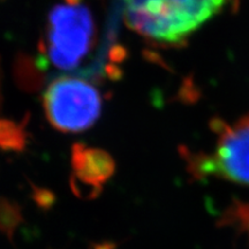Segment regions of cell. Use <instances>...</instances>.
<instances>
[{
    "label": "cell",
    "mask_w": 249,
    "mask_h": 249,
    "mask_svg": "<svg viewBox=\"0 0 249 249\" xmlns=\"http://www.w3.org/2000/svg\"><path fill=\"white\" fill-rule=\"evenodd\" d=\"M211 127L217 135L213 151L180 149L187 172L195 181L219 180L249 195V114L232 124L213 120ZM218 224L230 227L249 242V197L230 202Z\"/></svg>",
    "instance_id": "1"
},
{
    "label": "cell",
    "mask_w": 249,
    "mask_h": 249,
    "mask_svg": "<svg viewBox=\"0 0 249 249\" xmlns=\"http://www.w3.org/2000/svg\"><path fill=\"white\" fill-rule=\"evenodd\" d=\"M227 0H126L130 29L164 45H176L216 17Z\"/></svg>",
    "instance_id": "2"
},
{
    "label": "cell",
    "mask_w": 249,
    "mask_h": 249,
    "mask_svg": "<svg viewBox=\"0 0 249 249\" xmlns=\"http://www.w3.org/2000/svg\"><path fill=\"white\" fill-rule=\"evenodd\" d=\"M43 107L49 123L62 133L91 128L102 113V97L95 86L74 76H60L46 88Z\"/></svg>",
    "instance_id": "3"
},
{
    "label": "cell",
    "mask_w": 249,
    "mask_h": 249,
    "mask_svg": "<svg viewBox=\"0 0 249 249\" xmlns=\"http://www.w3.org/2000/svg\"><path fill=\"white\" fill-rule=\"evenodd\" d=\"M95 26L85 5H55L50 11L45 53L61 70H73L89 53Z\"/></svg>",
    "instance_id": "4"
},
{
    "label": "cell",
    "mask_w": 249,
    "mask_h": 249,
    "mask_svg": "<svg viewBox=\"0 0 249 249\" xmlns=\"http://www.w3.org/2000/svg\"><path fill=\"white\" fill-rule=\"evenodd\" d=\"M71 188L77 197L93 200L116 172V161L107 151L74 143L71 155Z\"/></svg>",
    "instance_id": "5"
},
{
    "label": "cell",
    "mask_w": 249,
    "mask_h": 249,
    "mask_svg": "<svg viewBox=\"0 0 249 249\" xmlns=\"http://www.w3.org/2000/svg\"><path fill=\"white\" fill-rule=\"evenodd\" d=\"M44 61L31 55L20 54L14 61L13 73L15 82L24 91L35 92L42 88L45 82Z\"/></svg>",
    "instance_id": "6"
},
{
    "label": "cell",
    "mask_w": 249,
    "mask_h": 249,
    "mask_svg": "<svg viewBox=\"0 0 249 249\" xmlns=\"http://www.w3.org/2000/svg\"><path fill=\"white\" fill-rule=\"evenodd\" d=\"M27 119L22 123L0 118V149L4 151L22 152L28 144Z\"/></svg>",
    "instance_id": "7"
},
{
    "label": "cell",
    "mask_w": 249,
    "mask_h": 249,
    "mask_svg": "<svg viewBox=\"0 0 249 249\" xmlns=\"http://www.w3.org/2000/svg\"><path fill=\"white\" fill-rule=\"evenodd\" d=\"M24 222L22 207L12 198L0 196V232L13 244L14 234Z\"/></svg>",
    "instance_id": "8"
},
{
    "label": "cell",
    "mask_w": 249,
    "mask_h": 249,
    "mask_svg": "<svg viewBox=\"0 0 249 249\" xmlns=\"http://www.w3.org/2000/svg\"><path fill=\"white\" fill-rule=\"evenodd\" d=\"M31 198L40 210L48 211L55 204V194L44 187H39L30 182Z\"/></svg>",
    "instance_id": "9"
},
{
    "label": "cell",
    "mask_w": 249,
    "mask_h": 249,
    "mask_svg": "<svg viewBox=\"0 0 249 249\" xmlns=\"http://www.w3.org/2000/svg\"><path fill=\"white\" fill-rule=\"evenodd\" d=\"M108 58H110L111 64H120L127 58V50L121 45L111 46Z\"/></svg>",
    "instance_id": "10"
},
{
    "label": "cell",
    "mask_w": 249,
    "mask_h": 249,
    "mask_svg": "<svg viewBox=\"0 0 249 249\" xmlns=\"http://www.w3.org/2000/svg\"><path fill=\"white\" fill-rule=\"evenodd\" d=\"M89 249H118V245L113 241H101L90 244Z\"/></svg>",
    "instance_id": "11"
},
{
    "label": "cell",
    "mask_w": 249,
    "mask_h": 249,
    "mask_svg": "<svg viewBox=\"0 0 249 249\" xmlns=\"http://www.w3.org/2000/svg\"><path fill=\"white\" fill-rule=\"evenodd\" d=\"M107 74L111 80H119L121 77V70L116 64H110L107 66Z\"/></svg>",
    "instance_id": "12"
},
{
    "label": "cell",
    "mask_w": 249,
    "mask_h": 249,
    "mask_svg": "<svg viewBox=\"0 0 249 249\" xmlns=\"http://www.w3.org/2000/svg\"><path fill=\"white\" fill-rule=\"evenodd\" d=\"M65 1H66V4L68 5H80L82 0H65Z\"/></svg>",
    "instance_id": "13"
},
{
    "label": "cell",
    "mask_w": 249,
    "mask_h": 249,
    "mask_svg": "<svg viewBox=\"0 0 249 249\" xmlns=\"http://www.w3.org/2000/svg\"><path fill=\"white\" fill-rule=\"evenodd\" d=\"M0 104H1V90H0Z\"/></svg>",
    "instance_id": "14"
}]
</instances>
